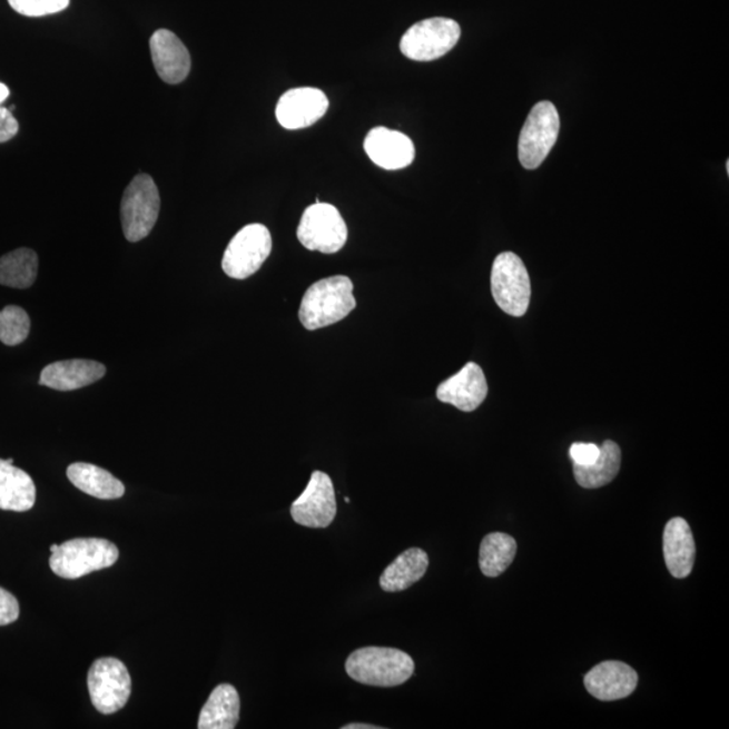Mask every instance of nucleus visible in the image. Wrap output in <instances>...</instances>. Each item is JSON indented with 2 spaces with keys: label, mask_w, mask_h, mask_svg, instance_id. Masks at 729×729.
Instances as JSON below:
<instances>
[{
  "label": "nucleus",
  "mask_w": 729,
  "mask_h": 729,
  "mask_svg": "<svg viewBox=\"0 0 729 729\" xmlns=\"http://www.w3.org/2000/svg\"><path fill=\"white\" fill-rule=\"evenodd\" d=\"M621 465V452L613 441H605L600 446L599 459L589 466L574 465L577 483L585 490L605 486L617 479Z\"/></svg>",
  "instance_id": "nucleus-23"
},
{
  "label": "nucleus",
  "mask_w": 729,
  "mask_h": 729,
  "mask_svg": "<svg viewBox=\"0 0 729 729\" xmlns=\"http://www.w3.org/2000/svg\"><path fill=\"white\" fill-rule=\"evenodd\" d=\"M38 275V256L35 250L17 249L0 258V284L4 287L27 289Z\"/></svg>",
  "instance_id": "nucleus-25"
},
{
  "label": "nucleus",
  "mask_w": 729,
  "mask_h": 729,
  "mask_svg": "<svg viewBox=\"0 0 729 729\" xmlns=\"http://www.w3.org/2000/svg\"><path fill=\"white\" fill-rule=\"evenodd\" d=\"M328 99L318 88H294L283 95L276 107V118L284 129L309 128L325 117Z\"/></svg>",
  "instance_id": "nucleus-12"
},
{
  "label": "nucleus",
  "mask_w": 729,
  "mask_h": 729,
  "mask_svg": "<svg viewBox=\"0 0 729 729\" xmlns=\"http://www.w3.org/2000/svg\"><path fill=\"white\" fill-rule=\"evenodd\" d=\"M638 680V673L631 666L607 661L589 671L585 676V687L598 700L617 701L636 692Z\"/></svg>",
  "instance_id": "nucleus-15"
},
{
  "label": "nucleus",
  "mask_w": 729,
  "mask_h": 729,
  "mask_svg": "<svg viewBox=\"0 0 729 729\" xmlns=\"http://www.w3.org/2000/svg\"><path fill=\"white\" fill-rule=\"evenodd\" d=\"M460 24L450 18H430L411 27L402 38V53L414 61H433L460 41Z\"/></svg>",
  "instance_id": "nucleus-7"
},
{
  "label": "nucleus",
  "mask_w": 729,
  "mask_h": 729,
  "mask_svg": "<svg viewBox=\"0 0 729 729\" xmlns=\"http://www.w3.org/2000/svg\"><path fill=\"white\" fill-rule=\"evenodd\" d=\"M297 239L308 250L334 255L346 244L347 226L337 207L316 200L303 214Z\"/></svg>",
  "instance_id": "nucleus-8"
},
{
  "label": "nucleus",
  "mask_w": 729,
  "mask_h": 729,
  "mask_svg": "<svg viewBox=\"0 0 729 729\" xmlns=\"http://www.w3.org/2000/svg\"><path fill=\"white\" fill-rule=\"evenodd\" d=\"M666 567L676 579H687L692 573L696 544L692 530L682 518L670 519L663 531Z\"/></svg>",
  "instance_id": "nucleus-17"
},
{
  "label": "nucleus",
  "mask_w": 729,
  "mask_h": 729,
  "mask_svg": "<svg viewBox=\"0 0 729 729\" xmlns=\"http://www.w3.org/2000/svg\"><path fill=\"white\" fill-rule=\"evenodd\" d=\"M160 193L149 175H138L125 189L120 219L126 239L138 243L154 230L160 214Z\"/></svg>",
  "instance_id": "nucleus-5"
},
{
  "label": "nucleus",
  "mask_w": 729,
  "mask_h": 729,
  "mask_svg": "<svg viewBox=\"0 0 729 729\" xmlns=\"http://www.w3.org/2000/svg\"><path fill=\"white\" fill-rule=\"evenodd\" d=\"M9 464H14V460L10 459L8 460Z\"/></svg>",
  "instance_id": "nucleus-34"
},
{
  "label": "nucleus",
  "mask_w": 729,
  "mask_h": 729,
  "mask_svg": "<svg viewBox=\"0 0 729 729\" xmlns=\"http://www.w3.org/2000/svg\"><path fill=\"white\" fill-rule=\"evenodd\" d=\"M87 682L93 707L100 713H116L129 700L131 678L126 666L117 658L97 659L88 671Z\"/></svg>",
  "instance_id": "nucleus-10"
},
{
  "label": "nucleus",
  "mask_w": 729,
  "mask_h": 729,
  "mask_svg": "<svg viewBox=\"0 0 729 729\" xmlns=\"http://www.w3.org/2000/svg\"><path fill=\"white\" fill-rule=\"evenodd\" d=\"M380 728L382 727L363 725V722H353V725L342 727V729H380Z\"/></svg>",
  "instance_id": "nucleus-31"
},
{
  "label": "nucleus",
  "mask_w": 729,
  "mask_h": 729,
  "mask_svg": "<svg viewBox=\"0 0 729 729\" xmlns=\"http://www.w3.org/2000/svg\"><path fill=\"white\" fill-rule=\"evenodd\" d=\"M71 0H9L12 10L24 17H46L66 10Z\"/></svg>",
  "instance_id": "nucleus-27"
},
{
  "label": "nucleus",
  "mask_w": 729,
  "mask_h": 729,
  "mask_svg": "<svg viewBox=\"0 0 729 729\" xmlns=\"http://www.w3.org/2000/svg\"><path fill=\"white\" fill-rule=\"evenodd\" d=\"M30 333V318L21 307L9 306L0 311V341L8 346L21 345Z\"/></svg>",
  "instance_id": "nucleus-26"
},
{
  "label": "nucleus",
  "mask_w": 729,
  "mask_h": 729,
  "mask_svg": "<svg viewBox=\"0 0 729 729\" xmlns=\"http://www.w3.org/2000/svg\"><path fill=\"white\" fill-rule=\"evenodd\" d=\"M518 544L515 539L504 532H492L481 542L480 569L486 577H499L515 560Z\"/></svg>",
  "instance_id": "nucleus-24"
},
{
  "label": "nucleus",
  "mask_w": 729,
  "mask_h": 729,
  "mask_svg": "<svg viewBox=\"0 0 729 729\" xmlns=\"http://www.w3.org/2000/svg\"><path fill=\"white\" fill-rule=\"evenodd\" d=\"M118 558V548L107 539L79 538L59 544L50 556L49 565L61 579L78 580L112 567Z\"/></svg>",
  "instance_id": "nucleus-3"
},
{
  "label": "nucleus",
  "mask_w": 729,
  "mask_h": 729,
  "mask_svg": "<svg viewBox=\"0 0 729 729\" xmlns=\"http://www.w3.org/2000/svg\"><path fill=\"white\" fill-rule=\"evenodd\" d=\"M570 459H572L573 464L577 466H589L592 465L600 455V446L594 445V443H574L570 447Z\"/></svg>",
  "instance_id": "nucleus-28"
},
{
  "label": "nucleus",
  "mask_w": 729,
  "mask_h": 729,
  "mask_svg": "<svg viewBox=\"0 0 729 729\" xmlns=\"http://www.w3.org/2000/svg\"><path fill=\"white\" fill-rule=\"evenodd\" d=\"M487 383L480 365L469 363L454 376L443 382L436 390L437 401L454 405L464 412H472L484 403Z\"/></svg>",
  "instance_id": "nucleus-13"
},
{
  "label": "nucleus",
  "mask_w": 729,
  "mask_h": 729,
  "mask_svg": "<svg viewBox=\"0 0 729 729\" xmlns=\"http://www.w3.org/2000/svg\"><path fill=\"white\" fill-rule=\"evenodd\" d=\"M414 670V659L397 649H358L346 661L348 677L378 688L398 687L410 680Z\"/></svg>",
  "instance_id": "nucleus-2"
},
{
  "label": "nucleus",
  "mask_w": 729,
  "mask_h": 729,
  "mask_svg": "<svg viewBox=\"0 0 729 729\" xmlns=\"http://www.w3.org/2000/svg\"><path fill=\"white\" fill-rule=\"evenodd\" d=\"M292 519L303 528L327 529L337 515V500L332 479L326 473L314 472L309 483L290 506Z\"/></svg>",
  "instance_id": "nucleus-11"
},
{
  "label": "nucleus",
  "mask_w": 729,
  "mask_h": 729,
  "mask_svg": "<svg viewBox=\"0 0 729 729\" xmlns=\"http://www.w3.org/2000/svg\"><path fill=\"white\" fill-rule=\"evenodd\" d=\"M561 120L551 101H539L529 114L519 137V160L525 169L541 167L560 136Z\"/></svg>",
  "instance_id": "nucleus-4"
},
{
  "label": "nucleus",
  "mask_w": 729,
  "mask_h": 729,
  "mask_svg": "<svg viewBox=\"0 0 729 729\" xmlns=\"http://www.w3.org/2000/svg\"><path fill=\"white\" fill-rule=\"evenodd\" d=\"M240 701L237 689L230 683H221L213 690L203 707L199 729H234L239 720Z\"/></svg>",
  "instance_id": "nucleus-20"
},
{
  "label": "nucleus",
  "mask_w": 729,
  "mask_h": 729,
  "mask_svg": "<svg viewBox=\"0 0 729 729\" xmlns=\"http://www.w3.org/2000/svg\"><path fill=\"white\" fill-rule=\"evenodd\" d=\"M494 302L511 316L528 313L531 301V282L522 258L512 252H504L494 259L491 275Z\"/></svg>",
  "instance_id": "nucleus-6"
},
{
  "label": "nucleus",
  "mask_w": 729,
  "mask_h": 729,
  "mask_svg": "<svg viewBox=\"0 0 729 729\" xmlns=\"http://www.w3.org/2000/svg\"><path fill=\"white\" fill-rule=\"evenodd\" d=\"M9 87L3 85V82H0V105H2L3 101L9 98Z\"/></svg>",
  "instance_id": "nucleus-32"
},
{
  "label": "nucleus",
  "mask_w": 729,
  "mask_h": 729,
  "mask_svg": "<svg viewBox=\"0 0 729 729\" xmlns=\"http://www.w3.org/2000/svg\"><path fill=\"white\" fill-rule=\"evenodd\" d=\"M428 555L422 549H408L398 555L380 577L384 592H403L423 579L428 569Z\"/></svg>",
  "instance_id": "nucleus-21"
},
{
  "label": "nucleus",
  "mask_w": 729,
  "mask_h": 729,
  "mask_svg": "<svg viewBox=\"0 0 729 729\" xmlns=\"http://www.w3.org/2000/svg\"><path fill=\"white\" fill-rule=\"evenodd\" d=\"M57 549H59V544H52V548H50V551H52V553H55V551Z\"/></svg>",
  "instance_id": "nucleus-33"
},
{
  "label": "nucleus",
  "mask_w": 729,
  "mask_h": 729,
  "mask_svg": "<svg viewBox=\"0 0 729 729\" xmlns=\"http://www.w3.org/2000/svg\"><path fill=\"white\" fill-rule=\"evenodd\" d=\"M364 148L371 160L386 170L407 168L415 158L411 138L386 128H374L367 132Z\"/></svg>",
  "instance_id": "nucleus-16"
},
{
  "label": "nucleus",
  "mask_w": 729,
  "mask_h": 729,
  "mask_svg": "<svg viewBox=\"0 0 729 729\" xmlns=\"http://www.w3.org/2000/svg\"><path fill=\"white\" fill-rule=\"evenodd\" d=\"M106 374L104 364L90 359H68L50 364L41 372L40 384L68 392L99 382Z\"/></svg>",
  "instance_id": "nucleus-18"
},
{
  "label": "nucleus",
  "mask_w": 729,
  "mask_h": 729,
  "mask_svg": "<svg viewBox=\"0 0 729 729\" xmlns=\"http://www.w3.org/2000/svg\"><path fill=\"white\" fill-rule=\"evenodd\" d=\"M18 120L9 109L0 107V144L8 142L18 135Z\"/></svg>",
  "instance_id": "nucleus-30"
},
{
  "label": "nucleus",
  "mask_w": 729,
  "mask_h": 729,
  "mask_svg": "<svg viewBox=\"0 0 729 729\" xmlns=\"http://www.w3.org/2000/svg\"><path fill=\"white\" fill-rule=\"evenodd\" d=\"M36 484L22 469L0 460V510L27 512L36 503Z\"/></svg>",
  "instance_id": "nucleus-19"
},
{
  "label": "nucleus",
  "mask_w": 729,
  "mask_h": 729,
  "mask_svg": "<svg viewBox=\"0 0 729 729\" xmlns=\"http://www.w3.org/2000/svg\"><path fill=\"white\" fill-rule=\"evenodd\" d=\"M270 252L272 236L268 227L247 225L228 244L221 268L228 277L245 280L262 268Z\"/></svg>",
  "instance_id": "nucleus-9"
},
{
  "label": "nucleus",
  "mask_w": 729,
  "mask_h": 729,
  "mask_svg": "<svg viewBox=\"0 0 729 729\" xmlns=\"http://www.w3.org/2000/svg\"><path fill=\"white\" fill-rule=\"evenodd\" d=\"M19 618V604L14 594L0 588V625L14 623Z\"/></svg>",
  "instance_id": "nucleus-29"
},
{
  "label": "nucleus",
  "mask_w": 729,
  "mask_h": 729,
  "mask_svg": "<svg viewBox=\"0 0 729 729\" xmlns=\"http://www.w3.org/2000/svg\"><path fill=\"white\" fill-rule=\"evenodd\" d=\"M69 481L81 492L101 500L120 499L125 494V485L110 472L97 465L76 462L68 467Z\"/></svg>",
  "instance_id": "nucleus-22"
},
{
  "label": "nucleus",
  "mask_w": 729,
  "mask_h": 729,
  "mask_svg": "<svg viewBox=\"0 0 729 729\" xmlns=\"http://www.w3.org/2000/svg\"><path fill=\"white\" fill-rule=\"evenodd\" d=\"M151 60L158 76L168 85H180L191 71V56L173 31L157 30L150 38Z\"/></svg>",
  "instance_id": "nucleus-14"
},
{
  "label": "nucleus",
  "mask_w": 729,
  "mask_h": 729,
  "mask_svg": "<svg viewBox=\"0 0 729 729\" xmlns=\"http://www.w3.org/2000/svg\"><path fill=\"white\" fill-rule=\"evenodd\" d=\"M353 289L354 285L346 276L327 277L311 285L301 304L302 325L314 332L345 319L357 306Z\"/></svg>",
  "instance_id": "nucleus-1"
}]
</instances>
